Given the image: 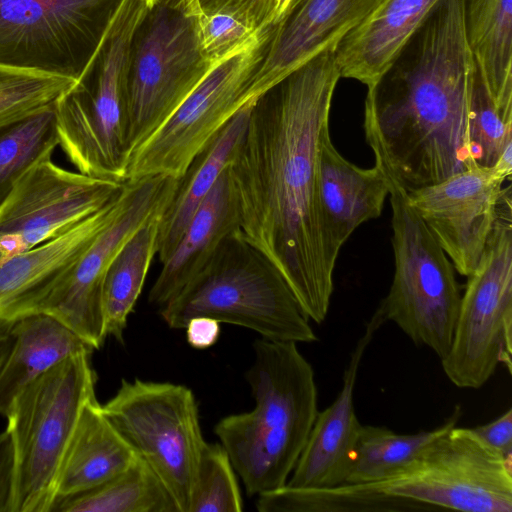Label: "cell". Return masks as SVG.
I'll use <instances>...</instances> for the list:
<instances>
[{
	"mask_svg": "<svg viewBox=\"0 0 512 512\" xmlns=\"http://www.w3.org/2000/svg\"><path fill=\"white\" fill-rule=\"evenodd\" d=\"M334 50L294 70L253 105L226 168L240 235L276 266L317 324L328 314L338 257L318 189L320 139L340 78Z\"/></svg>",
	"mask_w": 512,
	"mask_h": 512,
	"instance_id": "cell-1",
	"label": "cell"
},
{
	"mask_svg": "<svg viewBox=\"0 0 512 512\" xmlns=\"http://www.w3.org/2000/svg\"><path fill=\"white\" fill-rule=\"evenodd\" d=\"M476 67L464 0H440L368 89L367 143L375 163L406 194L475 166L469 113Z\"/></svg>",
	"mask_w": 512,
	"mask_h": 512,
	"instance_id": "cell-2",
	"label": "cell"
},
{
	"mask_svg": "<svg viewBox=\"0 0 512 512\" xmlns=\"http://www.w3.org/2000/svg\"><path fill=\"white\" fill-rule=\"evenodd\" d=\"M253 349L245 378L254 408L214 426L249 496L286 485L318 413L314 371L297 343L261 337Z\"/></svg>",
	"mask_w": 512,
	"mask_h": 512,
	"instance_id": "cell-3",
	"label": "cell"
},
{
	"mask_svg": "<svg viewBox=\"0 0 512 512\" xmlns=\"http://www.w3.org/2000/svg\"><path fill=\"white\" fill-rule=\"evenodd\" d=\"M159 312L173 329H184L193 317L209 316L265 339L297 344L318 339L281 272L239 229Z\"/></svg>",
	"mask_w": 512,
	"mask_h": 512,
	"instance_id": "cell-4",
	"label": "cell"
},
{
	"mask_svg": "<svg viewBox=\"0 0 512 512\" xmlns=\"http://www.w3.org/2000/svg\"><path fill=\"white\" fill-rule=\"evenodd\" d=\"M145 0H124L98 51L54 102L59 145L77 170L125 182L126 89L134 33Z\"/></svg>",
	"mask_w": 512,
	"mask_h": 512,
	"instance_id": "cell-5",
	"label": "cell"
},
{
	"mask_svg": "<svg viewBox=\"0 0 512 512\" xmlns=\"http://www.w3.org/2000/svg\"><path fill=\"white\" fill-rule=\"evenodd\" d=\"M92 352L62 360L10 405L5 418L14 450L13 512H52L67 448L85 406L96 398Z\"/></svg>",
	"mask_w": 512,
	"mask_h": 512,
	"instance_id": "cell-6",
	"label": "cell"
},
{
	"mask_svg": "<svg viewBox=\"0 0 512 512\" xmlns=\"http://www.w3.org/2000/svg\"><path fill=\"white\" fill-rule=\"evenodd\" d=\"M199 11L198 0H158L136 28L126 89L127 157L217 64L202 49Z\"/></svg>",
	"mask_w": 512,
	"mask_h": 512,
	"instance_id": "cell-7",
	"label": "cell"
},
{
	"mask_svg": "<svg viewBox=\"0 0 512 512\" xmlns=\"http://www.w3.org/2000/svg\"><path fill=\"white\" fill-rule=\"evenodd\" d=\"M389 181L395 270L379 305L387 321L441 360L451 346L462 297L455 268L406 193Z\"/></svg>",
	"mask_w": 512,
	"mask_h": 512,
	"instance_id": "cell-8",
	"label": "cell"
},
{
	"mask_svg": "<svg viewBox=\"0 0 512 512\" xmlns=\"http://www.w3.org/2000/svg\"><path fill=\"white\" fill-rule=\"evenodd\" d=\"M511 360L512 202L508 185L482 257L467 276L451 346L441 364L455 386L478 389L500 364L511 373Z\"/></svg>",
	"mask_w": 512,
	"mask_h": 512,
	"instance_id": "cell-9",
	"label": "cell"
},
{
	"mask_svg": "<svg viewBox=\"0 0 512 512\" xmlns=\"http://www.w3.org/2000/svg\"><path fill=\"white\" fill-rule=\"evenodd\" d=\"M273 29L259 30L210 70L170 118L128 155L124 181L156 175L179 179L239 111L256 103L250 95L252 77Z\"/></svg>",
	"mask_w": 512,
	"mask_h": 512,
	"instance_id": "cell-10",
	"label": "cell"
},
{
	"mask_svg": "<svg viewBox=\"0 0 512 512\" xmlns=\"http://www.w3.org/2000/svg\"><path fill=\"white\" fill-rule=\"evenodd\" d=\"M365 485L428 510L511 512L512 457L456 425L388 478Z\"/></svg>",
	"mask_w": 512,
	"mask_h": 512,
	"instance_id": "cell-11",
	"label": "cell"
},
{
	"mask_svg": "<svg viewBox=\"0 0 512 512\" xmlns=\"http://www.w3.org/2000/svg\"><path fill=\"white\" fill-rule=\"evenodd\" d=\"M101 409L135 454L165 484L180 512H188L206 443L192 390L169 382L121 380Z\"/></svg>",
	"mask_w": 512,
	"mask_h": 512,
	"instance_id": "cell-12",
	"label": "cell"
},
{
	"mask_svg": "<svg viewBox=\"0 0 512 512\" xmlns=\"http://www.w3.org/2000/svg\"><path fill=\"white\" fill-rule=\"evenodd\" d=\"M124 0H0V66L76 81Z\"/></svg>",
	"mask_w": 512,
	"mask_h": 512,
	"instance_id": "cell-13",
	"label": "cell"
},
{
	"mask_svg": "<svg viewBox=\"0 0 512 512\" xmlns=\"http://www.w3.org/2000/svg\"><path fill=\"white\" fill-rule=\"evenodd\" d=\"M125 183V200L117 216L99 233L35 313L56 319L94 350L99 349L107 337L102 306L107 268L126 241L152 216L165 210L178 179L156 175Z\"/></svg>",
	"mask_w": 512,
	"mask_h": 512,
	"instance_id": "cell-14",
	"label": "cell"
},
{
	"mask_svg": "<svg viewBox=\"0 0 512 512\" xmlns=\"http://www.w3.org/2000/svg\"><path fill=\"white\" fill-rule=\"evenodd\" d=\"M124 182L56 165L33 166L0 205V255L29 251L66 233L115 199Z\"/></svg>",
	"mask_w": 512,
	"mask_h": 512,
	"instance_id": "cell-15",
	"label": "cell"
},
{
	"mask_svg": "<svg viewBox=\"0 0 512 512\" xmlns=\"http://www.w3.org/2000/svg\"><path fill=\"white\" fill-rule=\"evenodd\" d=\"M510 177L497 165L474 166L406 194L408 204L462 276L470 275L482 257L497 218L503 184Z\"/></svg>",
	"mask_w": 512,
	"mask_h": 512,
	"instance_id": "cell-16",
	"label": "cell"
},
{
	"mask_svg": "<svg viewBox=\"0 0 512 512\" xmlns=\"http://www.w3.org/2000/svg\"><path fill=\"white\" fill-rule=\"evenodd\" d=\"M382 1L296 0L273 29L252 77V99L258 101L294 70L318 54L335 49Z\"/></svg>",
	"mask_w": 512,
	"mask_h": 512,
	"instance_id": "cell-17",
	"label": "cell"
},
{
	"mask_svg": "<svg viewBox=\"0 0 512 512\" xmlns=\"http://www.w3.org/2000/svg\"><path fill=\"white\" fill-rule=\"evenodd\" d=\"M125 195L124 183L115 199L66 233L26 252L0 255V326L36 313L83 252L117 216Z\"/></svg>",
	"mask_w": 512,
	"mask_h": 512,
	"instance_id": "cell-18",
	"label": "cell"
},
{
	"mask_svg": "<svg viewBox=\"0 0 512 512\" xmlns=\"http://www.w3.org/2000/svg\"><path fill=\"white\" fill-rule=\"evenodd\" d=\"M386 321L379 305L350 354L339 394L331 405L318 411L286 485L326 488L343 484L362 428L354 409V388L360 363L374 335Z\"/></svg>",
	"mask_w": 512,
	"mask_h": 512,
	"instance_id": "cell-19",
	"label": "cell"
},
{
	"mask_svg": "<svg viewBox=\"0 0 512 512\" xmlns=\"http://www.w3.org/2000/svg\"><path fill=\"white\" fill-rule=\"evenodd\" d=\"M318 189L326 233L338 256L358 226L381 215L390 181L377 163L363 169L346 160L334 147L328 127L319 145Z\"/></svg>",
	"mask_w": 512,
	"mask_h": 512,
	"instance_id": "cell-20",
	"label": "cell"
},
{
	"mask_svg": "<svg viewBox=\"0 0 512 512\" xmlns=\"http://www.w3.org/2000/svg\"><path fill=\"white\" fill-rule=\"evenodd\" d=\"M440 0H383L334 50L340 77L373 87Z\"/></svg>",
	"mask_w": 512,
	"mask_h": 512,
	"instance_id": "cell-21",
	"label": "cell"
},
{
	"mask_svg": "<svg viewBox=\"0 0 512 512\" xmlns=\"http://www.w3.org/2000/svg\"><path fill=\"white\" fill-rule=\"evenodd\" d=\"M238 229L236 205L225 169L169 257L161 263L148 301L159 307L168 302L208 264L223 240Z\"/></svg>",
	"mask_w": 512,
	"mask_h": 512,
	"instance_id": "cell-22",
	"label": "cell"
},
{
	"mask_svg": "<svg viewBox=\"0 0 512 512\" xmlns=\"http://www.w3.org/2000/svg\"><path fill=\"white\" fill-rule=\"evenodd\" d=\"M137 457L104 415L97 399L91 400L64 456L57 500L99 486L125 470Z\"/></svg>",
	"mask_w": 512,
	"mask_h": 512,
	"instance_id": "cell-23",
	"label": "cell"
},
{
	"mask_svg": "<svg viewBox=\"0 0 512 512\" xmlns=\"http://www.w3.org/2000/svg\"><path fill=\"white\" fill-rule=\"evenodd\" d=\"M12 345L0 369V416L28 385L67 357L91 350L75 333L45 314L24 316L11 325Z\"/></svg>",
	"mask_w": 512,
	"mask_h": 512,
	"instance_id": "cell-24",
	"label": "cell"
},
{
	"mask_svg": "<svg viewBox=\"0 0 512 512\" xmlns=\"http://www.w3.org/2000/svg\"><path fill=\"white\" fill-rule=\"evenodd\" d=\"M253 105L239 111L194 157L178 179L175 193L159 219L157 255L161 263L169 257L201 203L228 166Z\"/></svg>",
	"mask_w": 512,
	"mask_h": 512,
	"instance_id": "cell-25",
	"label": "cell"
},
{
	"mask_svg": "<svg viewBox=\"0 0 512 512\" xmlns=\"http://www.w3.org/2000/svg\"><path fill=\"white\" fill-rule=\"evenodd\" d=\"M464 23L493 101L512 118V0H464Z\"/></svg>",
	"mask_w": 512,
	"mask_h": 512,
	"instance_id": "cell-26",
	"label": "cell"
},
{
	"mask_svg": "<svg viewBox=\"0 0 512 512\" xmlns=\"http://www.w3.org/2000/svg\"><path fill=\"white\" fill-rule=\"evenodd\" d=\"M162 212L152 216L126 241L110 262L104 277L102 306L106 334L121 343L128 316L142 292L151 262L157 254Z\"/></svg>",
	"mask_w": 512,
	"mask_h": 512,
	"instance_id": "cell-27",
	"label": "cell"
},
{
	"mask_svg": "<svg viewBox=\"0 0 512 512\" xmlns=\"http://www.w3.org/2000/svg\"><path fill=\"white\" fill-rule=\"evenodd\" d=\"M52 512H180L169 490L137 457L125 470L85 492L58 499Z\"/></svg>",
	"mask_w": 512,
	"mask_h": 512,
	"instance_id": "cell-28",
	"label": "cell"
},
{
	"mask_svg": "<svg viewBox=\"0 0 512 512\" xmlns=\"http://www.w3.org/2000/svg\"><path fill=\"white\" fill-rule=\"evenodd\" d=\"M461 408L429 431L398 434L384 426L362 425L343 484L382 481L410 462L423 448L457 425Z\"/></svg>",
	"mask_w": 512,
	"mask_h": 512,
	"instance_id": "cell-29",
	"label": "cell"
},
{
	"mask_svg": "<svg viewBox=\"0 0 512 512\" xmlns=\"http://www.w3.org/2000/svg\"><path fill=\"white\" fill-rule=\"evenodd\" d=\"M59 145L54 103L0 124V205Z\"/></svg>",
	"mask_w": 512,
	"mask_h": 512,
	"instance_id": "cell-30",
	"label": "cell"
},
{
	"mask_svg": "<svg viewBox=\"0 0 512 512\" xmlns=\"http://www.w3.org/2000/svg\"><path fill=\"white\" fill-rule=\"evenodd\" d=\"M259 512L324 511H410L412 502L371 490L365 484H341L326 488H297L284 485L258 495Z\"/></svg>",
	"mask_w": 512,
	"mask_h": 512,
	"instance_id": "cell-31",
	"label": "cell"
},
{
	"mask_svg": "<svg viewBox=\"0 0 512 512\" xmlns=\"http://www.w3.org/2000/svg\"><path fill=\"white\" fill-rule=\"evenodd\" d=\"M469 147L474 165L482 168L494 167L512 154V118L500 112L478 67L470 98Z\"/></svg>",
	"mask_w": 512,
	"mask_h": 512,
	"instance_id": "cell-32",
	"label": "cell"
},
{
	"mask_svg": "<svg viewBox=\"0 0 512 512\" xmlns=\"http://www.w3.org/2000/svg\"><path fill=\"white\" fill-rule=\"evenodd\" d=\"M235 469L221 444L206 442L198 462L188 512H241Z\"/></svg>",
	"mask_w": 512,
	"mask_h": 512,
	"instance_id": "cell-33",
	"label": "cell"
},
{
	"mask_svg": "<svg viewBox=\"0 0 512 512\" xmlns=\"http://www.w3.org/2000/svg\"><path fill=\"white\" fill-rule=\"evenodd\" d=\"M75 81L14 69L0 78V124L54 103Z\"/></svg>",
	"mask_w": 512,
	"mask_h": 512,
	"instance_id": "cell-34",
	"label": "cell"
},
{
	"mask_svg": "<svg viewBox=\"0 0 512 512\" xmlns=\"http://www.w3.org/2000/svg\"><path fill=\"white\" fill-rule=\"evenodd\" d=\"M200 42L205 55L220 62L245 46L259 30H254L234 16L222 12L198 14Z\"/></svg>",
	"mask_w": 512,
	"mask_h": 512,
	"instance_id": "cell-35",
	"label": "cell"
},
{
	"mask_svg": "<svg viewBox=\"0 0 512 512\" xmlns=\"http://www.w3.org/2000/svg\"><path fill=\"white\" fill-rule=\"evenodd\" d=\"M198 2L203 12L230 14L254 30L273 27L277 0H198Z\"/></svg>",
	"mask_w": 512,
	"mask_h": 512,
	"instance_id": "cell-36",
	"label": "cell"
},
{
	"mask_svg": "<svg viewBox=\"0 0 512 512\" xmlns=\"http://www.w3.org/2000/svg\"><path fill=\"white\" fill-rule=\"evenodd\" d=\"M472 429L489 447L506 457H512V408L497 419Z\"/></svg>",
	"mask_w": 512,
	"mask_h": 512,
	"instance_id": "cell-37",
	"label": "cell"
},
{
	"mask_svg": "<svg viewBox=\"0 0 512 512\" xmlns=\"http://www.w3.org/2000/svg\"><path fill=\"white\" fill-rule=\"evenodd\" d=\"M14 450L9 431L0 433V512H13Z\"/></svg>",
	"mask_w": 512,
	"mask_h": 512,
	"instance_id": "cell-38",
	"label": "cell"
},
{
	"mask_svg": "<svg viewBox=\"0 0 512 512\" xmlns=\"http://www.w3.org/2000/svg\"><path fill=\"white\" fill-rule=\"evenodd\" d=\"M220 322L209 316H196L185 325L186 340L195 349L213 346L221 333Z\"/></svg>",
	"mask_w": 512,
	"mask_h": 512,
	"instance_id": "cell-39",
	"label": "cell"
},
{
	"mask_svg": "<svg viewBox=\"0 0 512 512\" xmlns=\"http://www.w3.org/2000/svg\"><path fill=\"white\" fill-rule=\"evenodd\" d=\"M11 325L0 326V369L12 345Z\"/></svg>",
	"mask_w": 512,
	"mask_h": 512,
	"instance_id": "cell-40",
	"label": "cell"
},
{
	"mask_svg": "<svg viewBox=\"0 0 512 512\" xmlns=\"http://www.w3.org/2000/svg\"><path fill=\"white\" fill-rule=\"evenodd\" d=\"M12 70H14V69L0 66V78L7 75Z\"/></svg>",
	"mask_w": 512,
	"mask_h": 512,
	"instance_id": "cell-41",
	"label": "cell"
},
{
	"mask_svg": "<svg viewBox=\"0 0 512 512\" xmlns=\"http://www.w3.org/2000/svg\"><path fill=\"white\" fill-rule=\"evenodd\" d=\"M149 7L153 6L158 0H145Z\"/></svg>",
	"mask_w": 512,
	"mask_h": 512,
	"instance_id": "cell-42",
	"label": "cell"
}]
</instances>
